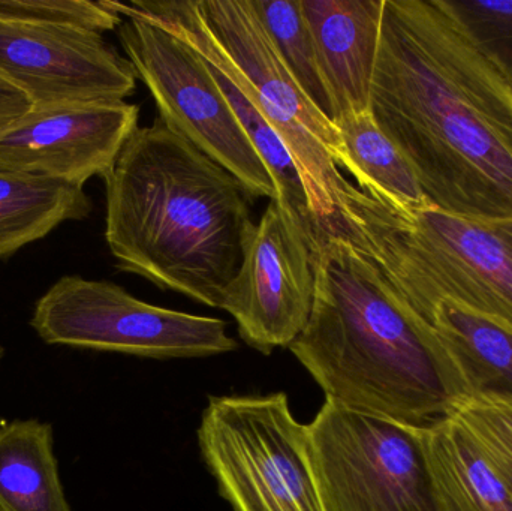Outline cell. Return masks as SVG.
<instances>
[{
	"mask_svg": "<svg viewBox=\"0 0 512 511\" xmlns=\"http://www.w3.org/2000/svg\"><path fill=\"white\" fill-rule=\"evenodd\" d=\"M316 59L336 110L370 111L384 0H300Z\"/></svg>",
	"mask_w": 512,
	"mask_h": 511,
	"instance_id": "cell-13",
	"label": "cell"
},
{
	"mask_svg": "<svg viewBox=\"0 0 512 511\" xmlns=\"http://www.w3.org/2000/svg\"><path fill=\"white\" fill-rule=\"evenodd\" d=\"M0 72L35 110L125 101L138 78L102 33L48 21H0Z\"/></svg>",
	"mask_w": 512,
	"mask_h": 511,
	"instance_id": "cell-11",
	"label": "cell"
},
{
	"mask_svg": "<svg viewBox=\"0 0 512 511\" xmlns=\"http://www.w3.org/2000/svg\"><path fill=\"white\" fill-rule=\"evenodd\" d=\"M30 110L29 98L0 72V132Z\"/></svg>",
	"mask_w": 512,
	"mask_h": 511,
	"instance_id": "cell-22",
	"label": "cell"
},
{
	"mask_svg": "<svg viewBox=\"0 0 512 511\" xmlns=\"http://www.w3.org/2000/svg\"><path fill=\"white\" fill-rule=\"evenodd\" d=\"M424 431L325 399L307 425L325 511H441Z\"/></svg>",
	"mask_w": 512,
	"mask_h": 511,
	"instance_id": "cell-8",
	"label": "cell"
},
{
	"mask_svg": "<svg viewBox=\"0 0 512 511\" xmlns=\"http://www.w3.org/2000/svg\"><path fill=\"white\" fill-rule=\"evenodd\" d=\"M125 17L117 33L126 59L155 99L161 119L230 171L252 200L276 201L273 179L204 57L182 36L107 0Z\"/></svg>",
	"mask_w": 512,
	"mask_h": 511,
	"instance_id": "cell-7",
	"label": "cell"
},
{
	"mask_svg": "<svg viewBox=\"0 0 512 511\" xmlns=\"http://www.w3.org/2000/svg\"><path fill=\"white\" fill-rule=\"evenodd\" d=\"M0 511H3L2 507H0Z\"/></svg>",
	"mask_w": 512,
	"mask_h": 511,
	"instance_id": "cell-24",
	"label": "cell"
},
{
	"mask_svg": "<svg viewBox=\"0 0 512 511\" xmlns=\"http://www.w3.org/2000/svg\"><path fill=\"white\" fill-rule=\"evenodd\" d=\"M198 444L234 511H325L307 425L295 419L285 393L212 396Z\"/></svg>",
	"mask_w": 512,
	"mask_h": 511,
	"instance_id": "cell-5",
	"label": "cell"
},
{
	"mask_svg": "<svg viewBox=\"0 0 512 511\" xmlns=\"http://www.w3.org/2000/svg\"><path fill=\"white\" fill-rule=\"evenodd\" d=\"M315 299L289 345L325 399L357 413L432 429L469 398L432 324L348 240L312 224Z\"/></svg>",
	"mask_w": 512,
	"mask_h": 511,
	"instance_id": "cell-2",
	"label": "cell"
},
{
	"mask_svg": "<svg viewBox=\"0 0 512 511\" xmlns=\"http://www.w3.org/2000/svg\"><path fill=\"white\" fill-rule=\"evenodd\" d=\"M334 125L345 150L342 168L357 180V188L397 210L430 206L411 165L370 111L345 114Z\"/></svg>",
	"mask_w": 512,
	"mask_h": 511,
	"instance_id": "cell-18",
	"label": "cell"
},
{
	"mask_svg": "<svg viewBox=\"0 0 512 511\" xmlns=\"http://www.w3.org/2000/svg\"><path fill=\"white\" fill-rule=\"evenodd\" d=\"M104 182L117 269L219 308L254 224L245 186L161 117L132 132Z\"/></svg>",
	"mask_w": 512,
	"mask_h": 511,
	"instance_id": "cell-3",
	"label": "cell"
},
{
	"mask_svg": "<svg viewBox=\"0 0 512 511\" xmlns=\"http://www.w3.org/2000/svg\"><path fill=\"white\" fill-rule=\"evenodd\" d=\"M30 326L48 345L146 359H194L237 350L224 320L150 305L110 281L66 275L36 302Z\"/></svg>",
	"mask_w": 512,
	"mask_h": 511,
	"instance_id": "cell-9",
	"label": "cell"
},
{
	"mask_svg": "<svg viewBox=\"0 0 512 511\" xmlns=\"http://www.w3.org/2000/svg\"><path fill=\"white\" fill-rule=\"evenodd\" d=\"M438 3L512 90V0H438Z\"/></svg>",
	"mask_w": 512,
	"mask_h": 511,
	"instance_id": "cell-20",
	"label": "cell"
},
{
	"mask_svg": "<svg viewBox=\"0 0 512 511\" xmlns=\"http://www.w3.org/2000/svg\"><path fill=\"white\" fill-rule=\"evenodd\" d=\"M0 507L3 511H72L60 482L50 423L0 422Z\"/></svg>",
	"mask_w": 512,
	"mask_h": 511,
	"instance_id": "cell-16",
	"label": "cell"
},
{
	"mask_svg": "<svg viewBox=\"0 0 512 511\" xmlns=\"http://www.w3.org/2000/svg\"><path fill=\"white\" fill-rule=\"evenodd\" d=\"M198 17L291 153L315 221L331 218L345 177L339 129L304 95L252 0H194Z\"/></svg>",
	"mask_w": 512,
	"mask_h": 511,
	"instance_id": "cell-6",
	"label": "cell"
},
{
	"mask_svg": "<svg viewBox=\"0 0 512 511\" xmlns=\"http://www.w3.org/2000/svg\"><path fill=\"white\" fill-rule=\"evenodd\" d=\"M271 41L312 104L334 123L336 110L316 59L300 0H252Z\"/></svg>",
	"mask_w": 512,
	"mask_h": 511,
	"instance_id": "cell-19",
	"label": "cell"
},
{
	"mask_svg": "<svg viewBox=\"0 0 512 511\" xmlns=\"http://www.w3.org/2000/svg\"><path fill=\"white\" fill-rule=\"evenodd\" d=\"M441 511H512V492L456 419L424 431Z\"/></svg>",
	"mask_w": 512,
	"mask_h": 511,
	"instance_id": "cell-15",
	"label": "cell"
},
{
	"mask_svg": "<svg viewBox=\"0 0 512 511\" xmlns=\"http://www.w3.org/2000/svg\"><path fill=\"white\" fill-rule=\"evenodd\" d=\"M138 117V105L126 101L32 108L0 132V171L84 188L107 176Z\"/></svg>",
	"mask_w": 512,
	"mask_h": 511,
	"instance_id": "cell-12",
	"label": "cell"
},
{
	"mask_svg": "<svg viewBox=\"0 0 512 511\" xmlns=\"http://www.w3.org/2000/svg\"><path fill=\"white\" fill-rule=\"evenodd\" d=\"M433 327L453 359L468 399L512 404V329L483 315L442 303Z\"/></svg>",
	"mask_w": 512,
	"mask_h": 511,
	"instance_id": "cell-14",
	"label": "cell"
},
{
	"mask_svg": "<svg viewBox=\"0 0 512 511\" xmlns=\"http://www.w3.org/2000/svg\"><path fill=\"white\" fill-rule=\"evenodd\" d=\"M453 419L471 435L512 492V404L466 399Z\"/></svg>",
	"mask_w": 512,
	"mask_h": 511,
	"instance_id": "cell-21",
	"label": "cell"
},
{
	"mask_svg": "<svg viewBox=\"0 0 512 511\" xmlns=\"http://www.w3.org/2000/svg\"><path fill=\"white\" fill-rule=\"evenodd\" d=\"M92 209L83 186L0 171V260Z\"/></svg>",
	"mask_w": 512,
	"mask_h": 511,
	"instance_id": "cell-17",
	"label": "cell"
},
{
	"mask_svg": "<svg viewBox=\"0 0 512 511\" xmlns=\"http://www.w3.org/2000/svg\"><path fill=\"white\" fill-rule=\"evenodd\" d=\"M3 354H5V350H3L2 345H0V362H2Z\"/></svg>",
	"mask_w": 512,
	"mask_h": 511,
	"instance_id": "cell-23",
	"label": "cell"
},
{
	"mask_svg": "<svg viewBox=\"0 0 512 511\" xmlns=\"http://www.w3.org/2000/svg\"><path fill=\"white\" fill-rule=\"evenodd\" d=\"M310 233L276 201L243 240L242 263L222 294L219 309L236 320L249 347L270 356L298 338L313 308Z\"/></svg>",
	"mask_w": 512,
	"mask_h": 511,
	"instance_id": "cell-10",
	"label": "cell"
},
{
	"mask_svg": "<svg viewBox=\"0 0 512 511\" xmlns=\"http://www.w3.org/2000/svg\"><path fill=\"white\" fill-rule=\"evenodd\" d=\"M315 225L370 258L432 326L448 302L512 329V219L397 210L345 180L334 215Z\"/></svg>",
	"mask_w": 512,
	"mask_h": 511,
	"instance_id": "cell-4",
	"label": "cell"
},
{
	"mask_svg": "<svg viewBox=\"0 0 512 511\" xmlns=\"http://www.w3.org/2000/svg\"><path fill=\"white\" fill-rule=\"evenodd\" d=\"M370 113L430 206L512 219V90L438 0H384Z\"/></svg>",
	"mask_w": 512,
	"mask_h": 511,
	"instance_id": "cell-1",
	"label": "cell"
}]
</instances>
